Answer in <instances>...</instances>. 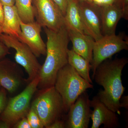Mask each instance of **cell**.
Wrapping results in <instances>:
<instances>
[{"label":"cell","instance_id":"obj_1","mask_svg":"<svg viewBox=\"0 0 128 128\" xmlns=\"http://www.w3.org/2000/svg\"><path fill=\"white\" fill-rule=\"evenodd\" d=\"M47 38L46 58L41 65L38 87L42 89L54 86L57 73L68 64V30L64 25L59 30L44 28Z\"/></svg>","mask_w":128,"mask_h":128},{"label":"cell","instance_id":"obj_2","mask_svg":"<svg viewBox=\"0 0 128 128\" xmlns=\"http://www.w3.org/2000/svg\"><path fill=\"white\" fill-rule=\"evenodd\" d=\"M126 57L104 60L96 69L92 79L103 87L98 96L102 102L114 112H118L121 108L120 100L125 88L122 83V72L128 64Z\"/></svg>","mask_w":128,"mask_h":128},{"label":"cell","instance_id":"obj_3","mask_svg":"<svg viewBox=\"0 0 128 128\" xmlns=\"http://www.w3.org/2000/svg\"><path fill=\"white\" fill-rule=\"evenodd\" d=\"M54 86L62 97L65 113L68 112L81 94L93 88V85L82 78L68 64L58 72Z\"/></svg>","mask_w":128,"mask_h":128},{"label":"cell","instance_id":"obj_4","mask_svg":"<svg viewBox=\"0 0 128 128\" xmlns=\"http://www.w3.org/2000/svg\"><path fill=\"white\" fill-rule=\"evenodd\" d=\"M32 104L43 124L48 128L50 124L60 118L64 110L61 96L54 86L40 89Z\"/></svg>","mask_w":128,"mask_h":128},{"label":"cell","instance_id":"obj_5","mask_svg":"<svg viewBox=\"0 0 128 128\" xmlns=\"http://www.w3.org/2000/svg\"><path fill=\"white\" fill-rule=\"evenodd\" d=\"M39 82V76L30 82L21 93L8 101L4 110L0 115V120L11 127L19 120L26 117L30 108L33 96Z\"/></svg>","mask_w":128,"mask_h":128},{"label":"cell","instance_id":"obj_6","mask_svg":"<svg viewBox=\"0 0 128 128\" xmlns=\"http://www.w3.org/2000/svg\"><path fill=\"white\" fill-rule=\"evenodd\" d=\"M128 50V37L124 33L104 35L94 42L92 60L91 65L93 77L96 69L104 60L110 59L115 54Z\"/></svg>","mask_w":128,"mask_h":128},{"label":"cell","instance_id":"obj_7","mask_svg":"<svg viewBox=\"0 0 128 128\" xmlns=\"http://www.w3.org/2000/svg\"><path fill=\"white\" fill-rule=\"evenodd\" d=\"M0 41L9 48H12L16 50L14 58L17 64L22 66L27 73V81L29 82L39 75L41 65L26 44L15 37L3 33L0 36Z\"/></svg>","mask_w":128,"mask_h":128},{"label":"cell","instance_id":"obj_8","mask_svg":"<svg viewBox=\"0 0 128 128\" xmlns=\"http://www.w3.org/2000/svg\"><path fill=\"white\" fill-rule=\"evenodd\" d=\"M36 22L42 28L57 30L64 25V16L53 0H32Z\"/></svg>","mask_w":128,"mask_h":128},{"label":"cell","instance_id":"obj_9","mask_svg":"<svg viewBox=\"0 0 128 128\" xmlns=\"http://www.w3.org/2000/svg\"><path fill=\"white\" fill-rule=\"evenodd\" d=\"M79 3L80 14L86 34L96 41L103 36L102 30L100 6L90 1Z\"/></svg>","mask_w":128,"mask_h":128},{"label":"cell","instance_id":"obj_10","mask_svg":"<svg viewBox=\"0 0 128 128\" xmlns=\"http://www.w3.org/2000/svg\"><path fill=\"white\" fill-rule=\"evenodd\" d=\"M88 94L85 92L70 106L66 124L67 128H88L92 110Z\"/></svg>","mask_w":128,"mask_h":128},{"label":"cell","instance_id":"obj_11","mask_svg":"<svg viewBox=\"0 0 128 128\" xmlns=\"http://www.w3.org/2000/svg\"><path fill=\"white\" fill-rule=\"evenodd\" d=\"M25 81L23 72L16 63L6 58L0 60V86L12 94Z\"/></svg>","mask_w":128,"mask_h":128},{"label":"cell","instance_id":"obj_12","mask_svg":"<svg viewBox=\"0 0 128 128\" xmlns=\"http://www.w3.org/2000/svg\"><path fill=\"white\" fill-rule=\"evenodd\" d=\"M22 31L21 42L26 44L36 57L46 56V44L42 39V27L36 21L24 23L20 20Z\"/></svg>","mask_w":128,"mask_h":128},{"label":"cell","instance_id":"obj_13","mask_svg":"<svg viewBox=\"0 0 128 128\" xmlns=\"http://www.w3.org/2000/svg\"><path fill=\"white\" fill-rule=\"evenodd\" d=\"M90 106L93 108L90 117L92 121V128H98L102 124L105 128L119 127L118 115L102 102L98 95L90 100Z\"/></svg>","mask_w":128,"mask_h":128},{"label":"cell","instance_id":"obj_14","mask_svg":"<svg viewBox=\"0 0 128 128\" xmlns=\"http://www.w3.org/2000/svg\"><path fill=\"white\" fill-rule=\"evenodd\" d=\"M100 6L102 35L115 34L118 22L123 18L122 10L114 4Z\"/></svg>","mask_w":128,"mask_h":128},{"label":"cell","instance_id":"obj_15","mask_svg":"<svg viewBox=\"0 0 128 128\" xmlns=\"http://www.w3.org/2000/svg\"><path fill=\"white\" fill-rule=\"evenodd\" d=\"M67 30L69 38L73 45L72 49L91 64L94 40L87 34L74 30Z\"/></svg>","mask_w":128,"mask_h":128},{"label":"cell","instance_id":"obj_16","mask_svg":"<svg viewBox=\"0 0 128 128\" xmlns=\"http://www.w3.org/2000/svg\"><path fill=\"white\" fill-rule=\"evenodd\" d=\"M4 18L2 27L4 34L12 36L21 41L22 31L20 16L15 5H4Z\"/></svg>","mask_w":128,"mask_h":128},{"label":"cell","instance_id":"obj_17","mask_svg":"<svg viewBox=\"0 0 128 128\" xmlns=\"http://www.w3.org/2000/svg\"><path fill=\"white\" fill-rule=\"evenodd\" d=\"M64 19V25L67 29L86 34L77 0H69Z\"/></svg>","mask_w":128,"mask_h":128},{"label":"cell","instance_id":"obj_18","mask_svg":"<svg viewBox=\"0 0 128 128\" xmlns=\"http://www.w3.org/2000/svg\"><path fill=\"white\" fill-rule=\"evenodd\" d=\"M68 64L82 78L87 82L92 84L90 76L91 65L88 60L76 53L72 49L68 50Z\"/></svg>","mask_w":128,"mask_h":128},{"label":"cell","instance_id":"obj_19","mask_svg":"<svg viewBox=\"0 0 128 128\" xmlns=\"http://www.w3.org/2000/svg\"><path fill=\"white\" fill-rule=\"evenodd\" d=\"M15 5L22 22L28 23L35 21L32 0H15Z\"/></svg>","mask_w":128,"mask_h":128},{"label":"cell","instance_id":"obj_20","mask_svg":"<svg viewBox=\"0 0 128 128\" xmlns=\"http://www.w3.org/2000/svg\"><path fill=\"white\" fill-rule=\"evenodd\" d=\"M31 128H43L44 126L36 111L31 106L26 116Z\"/></svg>","mask_w":128,"mask_h":128},{"label":"cell","instance_id":"obj_21","mask_svg":"<svg viewBox=\"0 0 128 128\" xmlns=\"http://www.w3.org/2000/svg\"><path fill=\"white\" fill-rule=\"evenodd\" d=\"M7 102L6 90L3 88L1 87L0 89V115L4 110Z\"/></svg>","mask_w":128,"mask_h":128},{"label":"cell","instance_id":"obj_22","mask_svg":"<svg viewBox=\"0 0 128 128\" xmlns=\"http://www.w3.org/2000/svg\"><path fill=\"white\" fill-rule=\"evenodd\" d=\"M64 16L66 13L69 0H53Z\"/></svg>","mask_w":128,"mask_h":128},{"label":"cell","instance_id":"obj_23","mask_svg":"<svg viewBox=\"0 0 128 128\" xmlns=\"http://www.w3.org/2000/svg\"><path fill=\"white\" fill-rule=\"evenodd\" d=\"M12 127L14 128H31L26 117H24L19 120Z\"/></svg>","mask_w":128,"mask_h":128},{"label":"cell","instance_id":"obj_24","mask_svg":"<svg viewBox=\"0 0 128 128\" xmlns=\"http://www.w3.org/2000/svg\"><path fill=\"white\" fill-rule=\"evenodd\" d=\"M9 48L4 43L0 41V60L5 58L7 54H10Z\"/></svg>","mask_w":128,"mask_h":128},{"label":"cell","instance_id":"obj_25","mask_svg":"<svg viewBox=\"0 0 128 128\" xmlns=\"http://www.w3.org/2000/svg\"><path fill=\"white\" fill-rule=\"evenodd\" d=\"M117 0H92V2L100 6L115 4Z\"/></svg>","mask_w":128,"mask_h":128},{"label":"cell","instance_id":"obj_26","mask_svg":"<svg viewBox=\"0 0 128 128\" xmlns=\"http://www.w3.org/2000/svg\"><path fill=\"white\" fill-rule=\"evenodd\" d=\"M66 128V122L58 119L54 121L48 128Z\"/></svg>","mask_w":128,"mask_h":128},{"label":"cell","instance_id":"obj_27","mask_svg":"<svg viewBox=\"0 0 128 128\" xmlns=\"http://www.w3.org/2000/svg\"><path fill=\"white\" fill-rule=\"evenodd\" d=\"M4 18V8L3 5L0 2V25L2 26Z\"/></svg>","mask_w":128,"mask_h":128},{"label":"cell","instance_id":"obj_28","mask_svg":"<svg viewBox=\"0 0 128 128\" xmlns=\"http://www.w3.org/2000/svg\"><path fill=\"white\" fill-rule=\"evenodd\" d=\"M122 102H120L121 108H124L128 109V96H124L122 98Z\"/></svg>","mask_w":128,"mask_h":128},{"label":"cell","instance_id":"obj_29","mask_svg":"<svg viewBox=\"0 0 128 128\" xmlns=\"http://www.w3.org/2000/svg\"><path fill=\"white\" fill-rule=\"evenodd\" d=\"M0 2L3 6H12L15 5V0H0Z\"/></svg>","mask_w":128,"mask_h":128},{"label":"cell","instance_id":"obj_30","mask_svg":"<svg viewBox=\"0 0 128 128\" xmlns=\"http://www.w3.org/2000/svg\"><path fill=\"white\" fill-rule=\"evenodd\" d=\"M11 128L10 126L3 121L0 122V128Z\"/></svg>","mask_w":128,"mask_h":128},{"label":"cell","instance_id":"obj_31","mask_svg":"<svg viewBox=\"0 0 128 128\" xmlns=\"http://www.w3.org/2000/svg\"><path fill=\"white\" fill-rule=\"evenodd\" d=\"M2 34H3V32H2V26L0 25V36Z\"/></svg>","mask_w":128,"mask_h":128},{"label":"cell","instance_id":"obj_32","mask_svg":"<svg viewBox=\"0 0 128 128\" xmlns=\"http://www.w3.org/2000/svg\"><path fill=\"white\" fill-rule=\"evenodd\" d=\"M80 1H90L92 2V0H80Z\"/></svg>","mask_w":128,"mask_h":128}]
</instances>
